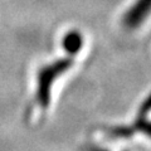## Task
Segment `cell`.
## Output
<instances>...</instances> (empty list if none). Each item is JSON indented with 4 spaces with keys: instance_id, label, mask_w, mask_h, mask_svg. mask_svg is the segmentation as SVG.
I'll return each mask as SVG.
<instances>
[{
    "instance_id": "obj_3",
    "label": "cell",
    "mask_w": 151,
    "mask_h": 151,
    "mask_svg": "<svg viewBox=\"0 0 151 151\" xmlns=\"http://www.w3.org/2000/svg\"><path fill=\"white\" fill-rule=\"evenodd\" d=\"M83 45V37L78 32H69L63 39V47L68 53H77Z\"/></svg>"
},
{
    "instance_id": "obj_1",
    "label": "cell",
    "mask_w": 151,
    "mask_h": 151,
    "mask_svg": "<svg viewBox=\"0 0 151 151\" xmlns=\"http://www.w3.org/2000/svg\"><path fill=\"white\" fill-rule=\"evenodd\" d=\"M72 62L69 60H60V62L48 65L47 68L42 69L38 76V82H39V87H38V102L42 103L43 106H47L49 102V86L53 82V79L62 73L64 69H67Z\"/></svg>"
},
{
    "instance_id": "obj_2",
    "label": "cell",
    "mask_w": 151,
    "mask_h": 151,
    "mask_svg": "<svg viewBox=\"0 0 151 151\" xmlns=\"http://www.w3.org/2000/svg\"><path fill=\"white\" fill-rule=\"evenodd\" d=\"M151 13V0H137L124 17V24L134 29L142 24L146 17Z\"/></svg>"
}]
</instances>
